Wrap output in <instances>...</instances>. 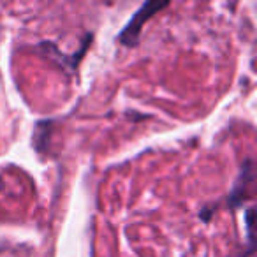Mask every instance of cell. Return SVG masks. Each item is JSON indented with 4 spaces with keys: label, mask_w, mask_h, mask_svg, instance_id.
I'll use <instances>...</instances> for the list:
<instances>
[{
    "label": "cell",
    "mask_w": 257,
    "mask_h": 257,
    "mask_svg": "<svg viewBox=\"0 0 257 257\" xmlns=\"http://www.w3.org/2000/svg\"><path fill=\"white\" fill-rule=\"evenodd\" d=\"M169 6V2H147L143 4L134 16L131 18V22L125 25V29L120 32L118 36V43L125 48H134L138 46L140 43V37H141V30H143V25L155 15L157 11H162Z\"/></svg>",
    "instance_id": "cell-1"
},
{
    "label": "cell",
    "mask_w": 257,
    "mask_h": 257,
    "mask_svg": "<svg viewBox=\"0 0 257 257\" xmlns=\"http://www.w3.org/2000/svg\"><path fill=\"white\" fill-rule=\"evenodd\" d=\"M253 182V166H252V161H245L241 168V173H239V178L234 185V190L232 194L229 196V204L231 206H239L241 204V199L245 197V189Z\"/></svg>",
    "instance_id": "cell-2"
}]
</instances>
